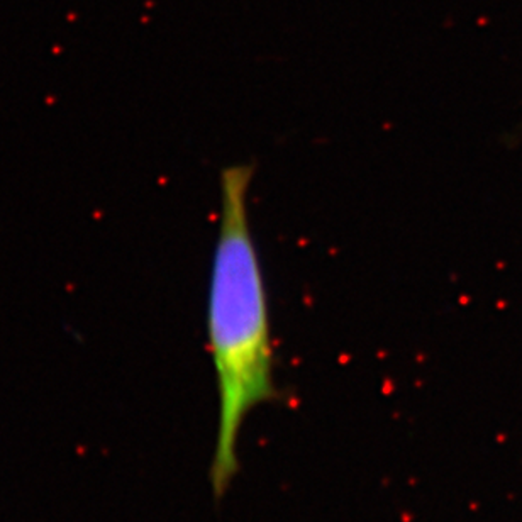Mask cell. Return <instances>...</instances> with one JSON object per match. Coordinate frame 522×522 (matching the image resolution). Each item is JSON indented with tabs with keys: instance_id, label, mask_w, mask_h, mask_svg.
Listing matches in <instances>:
<instances>
[{
	"instance_id": "cell-1",
	"label": "cell",
	"mask_w": 522,
	"mask_h": 522,
	"mask_svg": "<svg viewBox=\"0 0 522 522\" xmlns=\"http://www.w3.org/2000/svg\"><path fill=\"white\" fill-rule=\"evenodd\" d=\"M251 181V165L222 170L219 229L207 297V341L219 399L209 471L216 499L226 495L239 470V438L246 417L278 397L268 293L248 212Z\"/></svg>"
}]
</instances>
